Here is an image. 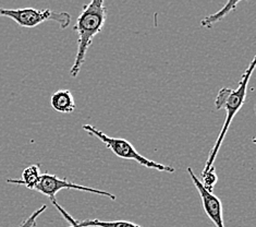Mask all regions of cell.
<instances>
[{"mask_svg": "<svg viewBox=\"0 0 256 227\" xmlns=\"http://www.w3.org/2000/svg\"><path fill=\"white\" fill-rule=\"evenodd\" d=\"M107 19V11L104 0H92L82 8L73 30L78 33V50L70 76L76 78L85 61L88 48L95 36L102 32Z\"/></svg>", "mask_w": 256, "mask_h": 227, "instance_id": "1", "label": "cell"}, {"mask_svg": "<svg viewBox=\"0 0 256 227\" xmlns=\"http://www.w3.org/2000/svg\"><path fill=\"white\" fill-rule=\"evenodd\" d=\"M255 64H256V58L253 57L252 61L250 63V65L248 67V69L244 71V73H243L238 89L232 90L230 88H222L218 92L216 100H215V108L217 110L226 109L227 115H226L224 122L220 132H219V136L216 139V142H215L214 146H212V149L210 150V153L208 155V158H207L203 171L208 170L212 166H214L215 159L218 155L219 150H220V148H222V141L226 137V134H227V132H228V129L231 125V122H232L234 116L242 108L243 104H244V102H246L248 84L250 79H251L252 73L255 69Z\"/></svg>", "mask_w": 256, "mask_h": 227, "instance_id": "2", "label": "cell"}, {"mask_svg": "<svg viewBox=\"0 0 256 227\" xmlns=\"http://www.w3.org/2000/svg\"><path fill=\"white\" fill-rule=\"evenodd\" d=\"M82 128L84 131H86L88 134H90V136H94L95 138L100 139V141H102V142L105 144L116 156L124 159L134 161L138 163L141 166L146 168L164 171V173H174L176 169L172 166L160 164L140 154V153L136 150V148H134L129 141L126 139L109 137L106 133H104L102 131L100 130V129H97L92 125H84Z\"/></svg>", "mask_w": 256, "mask_h": 227, "instance_id": "3", "label": "cell"}, {"mask_svg": "<svg viewBox=\"0 0 256 227\" xmlns=\"http://www.w3.org/2000/svg\"><path fill=\"white\" fill-rule=\"evenodd\" d=\"M0 17H7L23 28H35L47 21L57 22L60 28L66 29L71 23L68 12H54L50 9L38 10L35 8L4 9L0 8Z\"/></svg>", "mask_w": 256, "mask_h": 227, "instance_id": "4", "label": "cell"}, {"mask_svg": "<svg viewBox=\"0 0 256 227\" xmlns=\"http://www.w3.org/2000/svg\"><path fill=\"white\" fill-rule=\"evenodd\" d=\"M62 189H73V190H78V191H85V192H90V193H95L102 195V197H106L112 199L114 201L117 199V197L112 192L108 191H104V190L100 189H95L92 187H86V186H82L78 185V183L76 182H71L66 179H62V178L57 177L56 175H52V174H42L40 181L38 182L34 190H38V192L42 194L46 195V197L52 199H54L56 194Z\"/></svg>", "mask_w": 256, "mask_h": 227, "instance_id": "5", "label": "cell"}, {"mask_svg": "<svg viewBox=\"0 0 256 227\" xmlns=\"http://www.w3.org/2000/svg\"><path fill=\"white\" fill-rule=\"evenodd\" d=\"M186 170L191 177L195 188L198 189V191L200 193L206 215L210 218V220L215 224L216 227H224L222 201L219 200V198L216 197L214 193L206 191L204 187L202 186V182H200L198 178L195 176L192 167H188Z\"/></svg>", "mask_w": 256, "mask_h": 227, "instance_id": "6", "label": "cell"}, {"mask_svg": "<svg viewBox=\"0 0 256 227\" xmlns=\"http://www.w3.org/2000/svg\"><path fill=\"white\" fill-rule=\"evenodd\" d=\"M52 107L58 113L71 114L76 110L74 97L69 90H59L52 95Z\"/></svg>", "mask_w": 256, "mask_h": 227, "instance_id": "7", "label": "cell"}, {"mask_svg": "<svg viewBox=\"0 0 256 227\" xmlns=\"http://www.w3.org/2000/svg\"><path fill=\"white\" fill-rule=\"evenodd\" d=\"M42 176L40 165L35 164L31 166L26 167L22 171V175L20 179H7L8 183H14V185H23L26 188L34 190L38 182L40 181V178Z\"/></svg>", "mask_w": 256, "mask_h": 227, "instance_id": "8", "label": "cell"}, {"mask_svg": "<svg viewBox=\"0 0 256 227\" xmlns=\"http://www.w3.org/2000/svg\"><path fill=\"white\" fill-rule=\"evenodd\" d=\"M81 227H142L128 220H100L98 218L76 220Z\"/></svg>", "mask_w": 256, "mask_h": 227, "instance_id": "9", "label": "cell"}, {"mask_svg": "<svg viewBox=\"0 0 256 227\" xmlns=\"http://www.w3.org/2000/svg\"><path fill=\"white\" fill-rule=\"evenodd\" d=\"M239 3H240V0L239 2H238V0H234V2L227 3L224 7L219 10L218 12H216V14L204 18V19L200 21V26H202L203 28H210L212 24L219 22L222 19H224L226 16L229 15L231 11H234Z\"/></svg>", "mask_w": 256, "mask_h": 227, "instance_id": "10", "label": "cell"}, {"mask_svg": "<svg viewBox=\"0 0 256 227\" xmlns=\"http://www.w3.org/2000/svg\"><path fill=\"white\" fill-rule=\"evenodd\" d=\"M217 181H218V177L216 174L215 166H212L210 169L203 171L202 173V181L200 182H202V186L204 187L206 191L212 193Z\"/></svg>", "mask_w": 256, "mask_h": 227, "instance_id": "11", "label": "cell"}, {"mask_svg": "<svg viewBox=\"0 0 256 227\" xmlns=\"http://www.w3.org/2000/svg\"><path fill=\"white\" fill-rule=\"evenodd\" d=\"M46 208H47L46 204L38 207V210H35L26 220H23L19 227H38V218L45 212Z\"/></svg>", "mask_w": 256, "mask_h": 227, "instance_id": "12", "label": "cell"}, {"mask_svg": "<svg viewBox=\"0 0 256 227\" xmlns=\"http://www.w3.org/2000/svg\"><path fill=\"white\" fill-rule=\"evenodd\" d=\"M50 201H52V203L54 204V206L56 207L57 210L59 211V213L62 214V216H64V217L66 219V220H68L69 223H70V226H69V227H81L80 225L78 224L76 219L73 218V217L70 215V214H69L68 212H66V211L64 210V208L62 205H60V204L58 203V202L56 201V199H52Z\"/></svg>", "mask_w": 256, "mask_h": 227, "instance_id": "13", "label": "cell"}]
</instances>
